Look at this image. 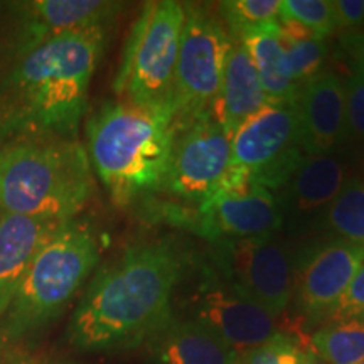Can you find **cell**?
<instances>
[{"mask_svg":"<svg viewBox=\"0 0 364 364\" xmlns=\"http://www.w3.org/2000/svg\"><path fill=\"white\" fill-rule=\"evenodd\" d=\"M184 257L169 241L136 245L91 282L73 314L81 351H118L149 341L172 317Z\"/></svg>","mask_w":364,"mask_h":364,"instance_id":"1","label":"cell"},{"mask_svg":"<svg viewBox=\"0 0 364 364\" xmlns=\"http://www.w3.org/2000/svg\"><path fill=\"white\" fill-rule=\"evenodd\" d=\"M107 38L108 26H95L22 53L4 93V129L71 140L86 112L90 83Z\"/></svg>","mask_w":364,"mask_h":364,"instance_id":"2","label":"cell"},{"mask_svg":"<svg viewBox=\"0 0 364 364\" xmlns=\"http://www.w3.org/2000/svg\"><path fill=\"white\" fill-rule=\"evenodd\" d=\"M88 159L118 206L164 189L176 140V110L118 100L86 125Z\"/></svg>","mask_w":364,"mask_h":364,"instance_id":"3","label":"cell"},{"mask_svg":"<svg viewBox=\"0 0 364 364\" xmlns=\"http://www.w3.org/2000/svg\"><path fill=\"white\" fill-rule=\"evenodd\" d=\"M91 196V164L76 140L22 139L0 149V213L68 223Z\"/></svg>","mask_w":364,"mask_h":364,"instance_id":"4","label":"cell"},{"mask_svg":"<svg viewBox=\"0 0 364 364\" xmlns=\"http://www.w3.org/2000/svg\"><path fill=\"white\" fill-rule=\"evenodd\" d=\"M100 260L98 236L81 221H68L36 255L9 307L7 332L39 329L65 311Z\"/></svg>","mask_w":364,"mask_h":364,"instance_id":"5","label":"cell"},{"mask_svg":"<svg viewBox=\"0 0 364 364\" xmlns=\"http://www.w3.org/2000/svg\"><path fill=\"white\" fill-rule=\"evenodd\" d=\"M184 19V4L176 0L145 4L132 27L113 81L118 98L142 107L176 110V66Z\"/></svg>","mask_w":364,"mask_h":364,"instance_id":"6","label":"cell"},{"mask_svg":"<svg viewBox=\"0 0 364 364\" xmlns=\"http://www.w3.org/2000/svg\"><path fill=\"white\" fill-rule=\"evenodd\" d=\"M176 66V129L209 112L220 95L235 38L208 6L184 4Z\"/></svg>","mask_w":364,"mask_h":364,"instance_id":"7","label":"cell"},{"mask_svg":"<svg viewBox=\"0 0 364 364\" xmlns=\"http://www.w3.org/2000/svg\"><path fill=\"white\" fill-rule=\"evenodd\" d=\"M306 156L297 103H270L231 135V169L268 191H280Z\"/></svg>","mask_w":364,"mask_h":364,"instance_id":"8","label":"cell"},{"mask_svg":"<svg viewBox=\"0 0 364 364\" xmlns=\"http://www.w3.org/2000/svg\"><path fill=\"white\" fill-rule=\"evenodd\" d=\"M231 169V136L211 110L177 127L164 189L196 208L215 196Z\"/></svg>","mask_w":364,"mask_h":364,"instance_id":"9","label":"cell"},{"mask_svg":"<svg viewBox=\"0 0 364 364\" xmlns=\"http://www.w3.org/2000/svg\"><path fill=\"white\" fill-rule=\"evenodd\" d=\"M221 277L270 316L285 311L294 297L295 263L285 241L275 235L216 243Z\"/></svg>","mask_w":364,"mask_h":364,"instance_id":"10","label":"cell"},{"mask_svg":"<svg viewBox=\"0 0 364 364\" xmlns=\"http://www.w3.org/2000/svg\"><path fill=\"white\" fill-rule=\"evenodd\" d=\"M282 225L275 194L233 169L220 191L196 208L193 220L194 230L215 245L275 235Z\"/></svg>","mask_w":364,"mask_h":364,"instance_id":"11","label":"cell"},{"mask_svg":"<svg viewBox=\"0 0 364 364\" xmlns=\"http://www.w3.org/2000/svg\"><path fill=\"white\" fill-rule=\"evenodd\" d=\"M193 318L220 336L238 356L277 334L275 317L215 272L204 275L193 297Z\"/></svg>","mask_w":364,"mask_h":364,"instance_id":"12","label":"cell"},{"mask_svg":"<svg viewBox=\"0 0 364 364\" xmlns=\"http://www.w3.org/2000/svg\"><path fill=\"white\" fill-rule=\"evenodd\" d=\"M364 265V247L339 238L329 240L295 265L294 297L312 324L331 318L339 300Z\"/></svg>","mask_w":364,"mask_h":364,"instance_id":"13","label":"cell"},{"mask_svg":"<svg viewBox=\"0 0 364 364\" xmlns=\"http://www.w3.org/2000/svg\"><path fill=\"white\" fill-rule=\"evenodd\" d=\"M346 179L348 166L336 154L304 156L275 196L284 221L282 228L302 230L304 225L321 221Z\"/></svg>","mask_w":364,"mask_h":364,"instance_id":"14","label":"cell"},{"mask_svg":"<svg viewBox=\"0 0 364 364\" xmlns=\"http://www.w3.org/2000/svg\"><path fill=\"white\" fill-rule=\"evenodd\" d=\"M295 103L304 154L334 152L346 140L344 81L334 71L322 70L300 88Z\"/></svg>","mask_w":364,"mask_h":364,"instance_id":"15","label":"cell"},{"mask_svg":"<svg viewBox=\"0 0 364 364\" xmlns=\"http://www.w3.org/2000/svg\"><path fill=\"white\" fill-rule=\"evenodd\" d=\"M124 4L107 0H36L22 4L19 22V53L58 36L108 26Z\"/></svg>","mask_w":364,"mask_h":364,"instance_id":"16","label":"cell"},{"mask_svg":"<svg viewBox=\"0 0 364 364\" xmlns=\"http://www.w3.org/2000/svg\"><path fill=\"white\" fill-rule=\"evenodd\" d=\"M63 225L0 213V316L11 307L36 255Z\"/></svg>","mask_w":364,"mask_h":364,"instance_id":"17","label":"cell"},{"mask_svg":"<svg viewBox=\"0 0 364 364\" xmlns=\"http://www.w3.org/2000/svg\"><path fill=\"white\" fill-rule=\"evenodd\" d=\"M161 364H238L240 356L196 318L169 321L149 339Z\"/></svg>","mask_w":364,"mask_h":364,"instance_id":"18","label":"cell"},{"mask_svg":"<svg viewBox=\"0 0 364 364\" xmlns=\"http://www.w3.org/2000/svg\"><path fill=\"white\" fill-rule=\"evenodd\" d=\"M267 105H270V100L267 98L252 58L245 46L235 39L211 113L231 136L245 120L263 110Z\"/></svg>","mask_w":364,"mask_h":364,"instance_id":"19","label":"cell"},{"mask_svg":"<svg viewBox=\"0 0 364 364\" xmlns=\"http://www.w3.org/2000/svg\"><path fill=\"white\" fill-rule=\"evenodd\" d=\"M235 39L248 51L270 103L297 102L300 90L294 81L279 22L248 27L240 31Z\"/></svg>","mask_w":364,"mask_h":364,"instance_id":"20","label":"cell"},{"mask_svg":"<svg viewBox=\"0 0 364 364\" xmlns=\"http://www.w3.org/2000/svg\"><path fill=\"white\" fill-rule=\"evenodd\" d=\"M326 364H361L364 361V321H331L312 336V349Z\"/></svg>","mask_w":364,"mask_h":364,"instance_id":"21","label":"cell"},{"mask_svg":"<svg viewBox=\"0 0 364 364\" xmlns=\"http://www.w3.org/2000/svg\"><path fill=\"white\" fill-rule=\"evenodd\" d=\"M321 223L339 240L364 247V182L361 177L348 176Z\"/></svg>","mask_w":364,"mask_h":364,"instance_id":"22","label":"cell"},{"mask_svg":"<svg viewBox=\"0 0 364 364\" xmlns=\"http://www.w3.org/2000/svg\"><path fill=\"white\" fill-rule=\"evenodd\" d=\"M218 11L230 34L235 36L248 27H260L280 21V0H228Z\"/></svg>","mask_w":364,"mask_h":364,"instance_id":"23","label":"cell"},{"mask_svg":"<svg viewBox=\"0 0 364 364\" xmlns=\"http://www.w3.org/2000/svg\"><path fill=\"white\" fill-rule=\"evenodd\" d=\"M280 19L299 22L321 41L338 29L332 2L327 0H280Z\"/></svg>","mask_w":364,"mask_h":364,"instance_id":"24","label":"cell"},{"mask_svg":"<svg viewBox=\"0 0 364 364\" xmlns=\"http://www.w3.org/2000/svg\"><path fill=\"white\" fill-rule=\"evenodd\" d=\"M282 33V31H280ZM284 41L287 58H289L290 70H292L294 81L299 90L309 83L314 76L324 70V59L327 54L324 41L321 39H304V41H289L282 36Z\"/></svg>","mask_w":364,"mask_h":364,"instance_id":"25","label":"cell"},{"mask_svg":"<svg viewBox=\"0 0 364 364\" xmlns=\"http://www.w3.org/2000/svg\"><path fill=\"white\" fill-rule=\"evenodd\" d=\"M306 353L297 341L277 332L258 348L241 354L238 364H304Z\"/></svg>","mask_w":364,"mask_h":364,"instance_id":"26","label":"cell"},{"mask_svg":"<svg viewBox=\"0 0 364 364\" xmlns=\"http://www.w3.org/2000/svg\"><path fill=\"white\" fill-rule=\"evenodd\" d=\"M346 90V140L364 144V78L351 73L344 81Z\"/></svg>","mask_w":364,"mask_h":364,"instance_id":"27","label":"cell"},{"mask_svg":"<svg viewBox=\"0 0 364 364\" xmlns=\"http://www.w3.org/2000/svg\"><path fill=\"white\" fill-rule=\"evenodd\" d=\"M341 318H361L364 321V265L356 273L343 299L339 300L329 322L341 321Z\"/></svg>","mask_w":364,"mask_h":364,"instance_id":"28","label":"cell"},{"mask_svg":"<svg viewBox=\"0 0 364 364\" xmlns=\"http://www.w3.org/2000/svg\"><path fill=\"white\" fill-rule=\"evenodd\" d=\"M332 11L336 27L353 31L364 26V0H334Z\"/></svg>","mask_w":364,"mask_h":364,"instance_id":"29","label":"cell"},{"mask_svg":"<svg viewBox=\"0 0 364 364\" xmlns=\"http://www.w3.org/2000/svg\"><path fill=\"white\" fill-rule=\"evenodd\" d=\"M339 44L348 54L354 73L364 78V31H348L339 38Z\"/></svg>","mask_w":364,"mask_h":364,"instance_id":"30","label":"cell"},{"mask_svg":"<svg viewBox=\"0 0 364 364\" xmlns=\"http://www.w3.org/2000/svg\"><path fill=\"white\" fill-rule=\"evenodd\" d=\"M304 364H326L324 361H322V359H318L316 354H314L311 349H309V351L306 353V363Z\"/></svg>","mask_w":364,"mask_h":364,"instance_id":"31","label":"cell"},{"mask_svg":"<svg viewBox=\"0 0 364 364\" xmlns=\"http://www.w3.org/2000/svg\"><path fill=\"white\" fill-rule=\"evenodd\" d=\"M359 177H361L363 182H364V154H363L361 164H359Z\"/></svg>","mask_w":364,"mask_h":364,"instance_id":"32","label":"cell"},{"mask_svg":"<svg viewBox=\"0 0 364 364\" xmlns=\"http://www.w3.org/2000/svg\"><path fill=\"white\" fill-rule=\"evenodd\" d=\"M361 364H364V361H363V363H361Z\"/></svg>","mask_w":364,"mask_h":364,"instance_id":"33","label":"cell"}]
</instances>
